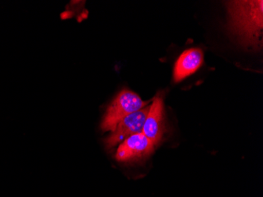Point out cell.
Returning a JSON list of instances; mask_svg holds the SVG:
<instances>
[{
  "label": "cell",
  "instance_id": "6",
  "mask_svg": "<svg viewBox=\"0 0 263 197\" xmlns=\"http://www.w3.org/2000/svg\"><path fill=\"white\" fill-rule=\"evenodd\" d=\"M203 63V52L199 48L187 49L177 59L174 67L175 82L182 81L193 75Z\"/></svg>",
  "mask_w": 263,
  "mask_h": 197
},
{
  "label": "cell",
  "instance_id": "1",
  "mask_svg": "<svg viewBox=\"0 0 263 197\" xmlns=\"http://www.w3.org/2000/svg\"><path fill=\"white\" fill-rule=\"evenodd\" d=\"M230 29L243 46L258 49L261 46L263 2L261 0L232 1L227 4Z\"/></svg>",
  "mask_w": 263,
  "mask_h": 197
},
{
  "label": "cell",
  "instance_id": "3",
  "mask_svg": "<svg viewBox=\"0 0 263 197\" xmlns=\"http://www.w3.org/2000/svg\"><path fill=\"white\" fill-rule=\"evenodd\" d=\"M155 145L143 133H136L120 144L115 158L121 163H132L143 159L153 152Z\"/></svg>",
  "mask_w": 263,
  "mask_h": 197
},
{
  "label": "cell",
  "instance_id": "5",
  "mask_svg": "<svg viewBox=\"0 0 263 197\" xmlns=\"http://www.w3.org/2000/svg\"><path fill=\"white\" fill-rule=\"evenodd\" d=\"M142 133L155 145L162 140L164 133L163 98L157 94L152 100Z\"/></svg>",
  "mask_w": 263,
  "mask_h": 197
},
{
  "label": "cell",
  "instance_id": "4",
  "mask_svg": "<svg viewBox=\"0 0 263 197\" xmlns=\"http://www.w3.org/2000/svg\"><path fill=\"white\" fill-rule=\"evenodd\" d=\"M150 106L151 105L142 108L138 112L125 117L118 123L110 136L105 140L106 149H114L116 145L122 143L132 135L141 133Z\"/></svg>",
  "mask_w": 263,
  "mask_h": 197
},
{
  "label": "cell",
  "instance_id": "2",
  "mask_svg": "<svg viewBox=\"0 0 263 197\" xmlns=\"http://www.w3.org/2000/svg\"><path fill=\"white\" fill-rule=\"evenodd\" d=\"M147 103L143 101L137 93L128 89L122 90L106 109L101 122V130L103 132L114 131L123 118L145 108Z\"/></svg>",
  "mask_w": 263,
  "mask_h": 197
}]
</instances>
